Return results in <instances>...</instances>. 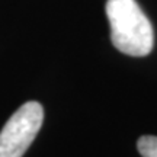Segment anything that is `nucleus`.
<instances>
[{"label":"nucleus","instance_id":"nucleus-1","mask_svg":"<svg viewBox=\"0 0 157 157\" xmlns=\"http://www.w3.org/2000/svg\"><path fill=\"white\" fill-rule=\"evenodd\" d=\"M106 16L113 47L131 57L148 56L154 45L151 22L135 0H108Z\"/></svg>","mask_w":157,"mask_h":157},{"label":"nucleus","instance_id":"nucleus-3","mask_svg":"<svg viewBox=\"0 0 157 157\" xmlns=\"http://www.w3.org/2000/svg\"><path fill=\"white\" fill-rule=\"evenodd\" d=\"M137 148L143 157H157V137L143 135L137 143Z\"/></svg>","mask_w":157,"mask_h":157},{"label":"nucleus","instance_id":"nucleus-2","mask_svg":"<svg viewBox=\"0 0 157 157\" xmlns=\"http://www.w3.org/2000/svg\"><path fill=\"white\" fill-rule=\"evenodd\" d=\"M44 121L42 105L26 102L0 131V157H22L35 140Z\"/></svg>","mask_w":157,"mask_h":157}]
</instances>
